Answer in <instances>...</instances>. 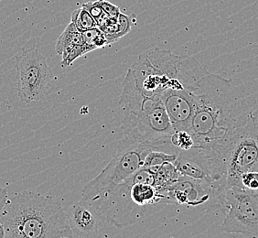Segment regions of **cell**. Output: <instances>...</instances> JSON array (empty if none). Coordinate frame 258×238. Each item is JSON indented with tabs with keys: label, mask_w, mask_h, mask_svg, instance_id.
<instances>
[{
	"label": "cell",
	"mask_w": 258,
	"mask_h": 238,
	"mask_svg": "<svg viewBox=\"0 0 258 238\" xmlns=\"http://www.w3.org/2000/svg\"><path fill=\"white\" fill-rule=\"evenodd\" d=\"M171 143L179 150L189 149L194 147V140L188 131L186 130H174L171 135Z\"/></svg>",
	"instance_id": "cell-18"
},
{
	"label": "cell",
	"mask_w": 258,
	"mask_h": 238,
	"mask_svg": "<svg viewBox=\"0 0 258 238\" xmlns=\"http://www.w3.org/2000/svg\"><path fill=\"white\" fill-rule=\"evenodd\" d=\"M55 50L61 56V67H68L78 59L91 51L86 46L83 32L71 21L63 32L58 38Z\"/></svg>",
	"instance_id": "cell-13"
},
{
	"label": "cell",
	"mask_w": 258,
	"mask_h": 238,
	"mask_svg": "<svg viewBox=\"0 0 258 238\" xmlns=\"http://www.w3.org/2000/svg\"><path fill=\"white\" fill-rule=\"evenodd\" d=\"M251 171H258V133L252 120L239 135L229 151L222 190L241 188V178Z\"/></svg>",
	"instance_id": "cell-9"
},
{
	"label": "cell",
	"mask_w": 258,
	"mask_h": 238,
	"mask_svg": "<svg viewBox=\"0 0 258 238\" xmlns=\"http://www.w3.org/2000/svg\"><path fill=\"white\" fill-rule=\"evenodd\" d=\"M18 96L30 104L46 99L53 86L55 75L44 55L36 48L22 50L16 56Z\"/></svg>",
	"instance_id": "cell-7"
},
{
	"label": "cell",
	"mask_w": 258,
	"mask_h": 238,
	"mask_svg": "<svg viewBox=\"0 0 258 238\" xmlns=\"http://www.w3.org/2000/svg\"><path fill=\"white\" fill-rule=\"evenodd\" d=\"M168 192L171 204L199 206L206 204L213 197L220 202L218 189L214 184L184 175L168 187Z\"/></svg>",
	"instance_id": "cell-10"
},
{
	"label": "cell",
	"mask_w": 258,
	"mask_h": 238,
	"mask_svg": "<svg viewBox=\"0 0 258 238\" xmlns=\"http://www.w3.org/2000/svg\"><path fill=\"white\" fill-rule=\"evenodd\" d=\"M89 203L106 223L124 228L158 213L171 204V200L168 189L157 184L155 166L141 168L122 184Z\"/></svg>",
	"instance_id": "cell-2"
},
{
	"label": "cell",
	"mask_w": 258,
	"mask_h": 238,
	"mask_svg": "<svg viewBox=\"0 0 258 238\" xmlns=\"http://www.w3.org/2000/svg\"><path fill=\"white\" fill-rule=\"evenodd\" d=\"M83 37L85 44L91 51L96 49H103L107 45H110L109 41L105 37L104 32L98 27L83 31Z\"/></svg>",
	"instance_id": "cell-16"
},
{
	"label": "cell",
	"mask_w": 258,
	"mask_h": 238,
	"mask_svg": "<svg viewBox=\"0 0 258 238\" xmlns=\"http://www.w3.org/2000/svg\"><path fill=\"white\" fill-rule=\"evenodd\" d=\"M83 7L89 11L90 14L94 17V19L96 20V22L102 16L104 15V10H102V8H101V6L99 5L97 0L94 1V2L85 3V4H83Z\"/></svg>",
	"instance_id": "cell-21"
},
{
	"label": "cell",
	"mask_w": 258,
	"mask_h": 238,
	"mask_svg": "<svg viewBox=\"0 0 258 238\" xmlns=\"http://www.w3.org/2000/svg\"><path fill=\"white\" fill-rule=\"evenodd\" d=\"M251 120H252L253 128L258 133V109L254 110V111L253 110V112L251 114Z\"/></svg>",
	"instance_id": "cell-22"
},
{
	"label": "cell",
	"mask_w": 258,
	"mask_h": 238,
	"mask_svg": "<svg viewBox=\"0 0 258 238\" xmlns=\"http://www.w3.org/2000/svg\"><path fill=\"white\" fill-rule=\"evenodd\" d=\"M8 238H73L67 212L50 195L22 191L9 197L0 213Z\"/></svg>",
	"instance_id": "cell-3"
},
{
	"label": "cell",
	"mask_w": 258,
	"mask_h": 238,
	"mask_svg": "<svg viewBox=\"0 0 258 238\" xmlns=\"http://www.w3.org/2000/svg\"><path fill=\"white\" fill-rule=\"evenodd\" d=\"M119 107L123 114V134L169 153L179 154V149L170 140L174 129L162 100L139 89L131 68L123 81Z\"/></svg>",
	"instance_id": "cell-4"
},
{
	"label": "cell",
	"mask_w": 258,
	"mask_h": 238,
	"mask_svg": "<svg viewBox=\"0 0 258 238\" xmlns=\"http://www.w3.org/2000/svg\"><path fill=\"white\" fill-rule=\"evenodd\" d=\"M67 216L73 238L101 236L104 223H106L99 212L83 198L70 206Z\"/></svg>",
	"instance_id": "cell-11"
},
{
	"label": "cell",
	"mask_w": 258,
	"mask_h": 238,
	"mask_svg": "<svg viewBox=\"0 0 258 238\" xmlns=\"http://www.w3.org/2000/svg\"><path fill=\"white\" fill-rule=\"evenodd\" d=\"M133 24H135V16L129 17L122 13L115 18L109 17L104 13L97 20L98 28L104 32L110 44L127 34Z\"/></svg>",
	"instance_id": "cell-14"
},
{
	"label": "cell",
	"mask_w": 258,
	"mask_h": 238,
	"mask_svg": "<svg viewBox=\"0 0 258 238\" xmlns=\"http://www.w3.org/2000/svg\"><path fill=\"white\" fill-rule=\"evenodd\" d=\"M179 172L189 178H201L214 184L221 192L214 164L207 152L198 147L179 150L173 162Z\"/></svg>",
	"instance_id": "cell-12"
},
{
	"label": "cell",
	"mask_w": 258,
	"mask_h": 238,
	"mask_svg": "<svg viewBox=\"0 0 258 238\" xmlns=\"http://www.w3.org/2000/svg\"><path fill=\"white\" fill-rule=\"evenodd\" d=\"M220 203L226 208L223 231L258 237V190L226 189Z\"/></svg>",
	"instance_id": "cell-8"
},
{
	"label": "cell",
	"mask_w": 258,
	"mask_h": 238,
	"mask_svg": "<svg viewBox=\"0 0 258 238\" xmlns=\"http://www.w3.org/2000/svg\"><path fill=\"white\" fill-rule=\"evenodd\" d=\"M72 22L82 32L98 27L97 22L94 19V17L91 15L89 11L84 8L83 6L80 9H77L73 12Z\"/></svg>",
	"instance_id": "cell-15"
},
{
	"label": "cell",
	"mask_w": 258,
	"mask_h": 238,
	"mask_svg": "<svg viewBox=\"0 0 258 238\" xmlns=\"http://www.w3.org/2000/svg\"><path fill=\"white\" fill-rule=\"evenodd\" d=\"M97 1L106 15L112 17V18H115L121 13L119 8L117 6L112 4L108 0H97Z\"/></svg>",
	"instance_id": "cell-20"
},
{
	"label": "cell",
	"mask_w": 258,
	"mask_h": 238,
	"mask_svg": "<svg viewBox=\"0 0 258 238\" xmlns=\"http://www.w3.org/2000/svg\"><path fill=\"white\" fill-rule=\"evenodd\" d=\"M178 154L169 153L162 150H152L147 156L144 161L145 168H150L155 166H159L167 162L173 163Z\"/></svg>",
	"instance_id": "cell-17"
},
{
	"label": "cell",
	"mask_w": 258,
	"mask_h": 238,
	"mask_svg": "<svg viewBox=\"0 0 258 238\" xmlns=\"http://www.w3.org/2000/svg\"><path fill=\"white\" fill-rule=\"evenodd\" d=\"M241 188L247 190H258V171H251L244 174L241 178Z\"/></svg>",
	"instance_id": "cell-19"
},
{
	"label": "cell",
	"mask_w": 258,
	"mask_h": 238,
	"mask_svg": "<svg viewBox=\"0 0 258 238\" xmlns=\"http://www.w3.org/2000/svg\"><path fill=\"white\" fill-rule=\"evenodd\" d=\"M5 237V228L3 223L0 222V238Z\"/></svg>",
	"instance_id": "cell-23"
},
{
	"label": "cell",
	"mask_w": 258,
	"mask_h": 238,
	"mask_svg": "<svg viewBox=\"0 0 258 238\" xmlns=\"http://www.w3.org/2000/svg\"><path fill=\"white\" fill-rule=\"evenodd\" d=\"M192 99L188 132L194 147L202 148L210 156L222 184L229 151L250 123L256 98L242 80L214 75L207 69L194 86Z\"/></svg>",
	"instance_id": "cell-1"
},
{
	"label": "cell",
	"mask_w": 258,
	"mask_h": 238,
	"mask_svg": "<svg viewBox=\"0 0 258 238\" xmlns=\"http://www.w3.org/2000/svg\"><path fill=\"white\" fill-rule=\"evenodd\" d=\"M179 57L171 50L159 48L139 55L130 67L139 89L147 95L159 97L168 90L185 89L178 73Z\"/></svg>",
	"instance_id": "cell-6"
},
{
	"label": "cell",
	"mask_w": 258,
	"mask_h": 238,
	"mask_svg": "<svg viewBox=\"0 0 258 238\" xmlns=\"http://www.w3.org/2000/svg\"><path fill=\"white\" fill-rule=\"evenodd\" d=\"M152 150L165 151L157 146L124 135L108 165L85 185L82 198L90 202L122 184L144 167L146 156Z\"/></svg>",
	"instance_id": "cell-5"
}]
</instances>
